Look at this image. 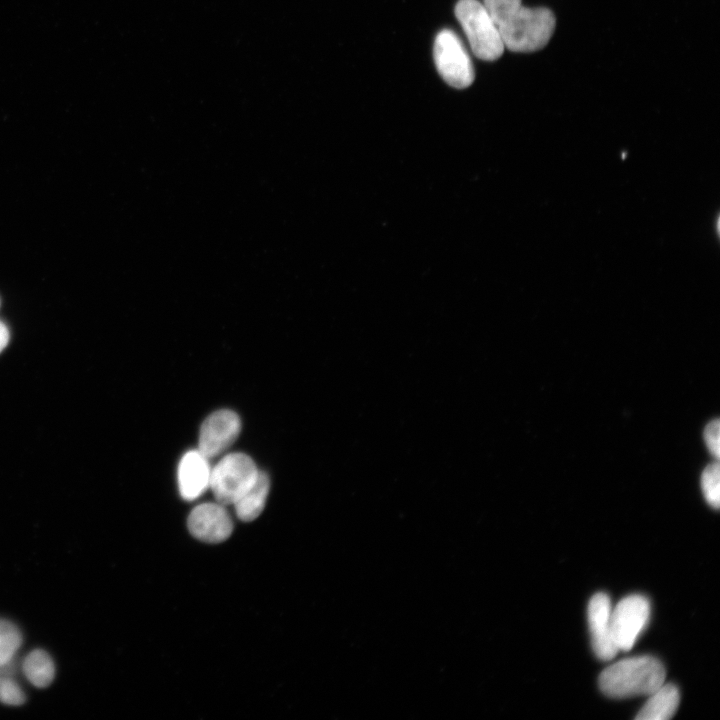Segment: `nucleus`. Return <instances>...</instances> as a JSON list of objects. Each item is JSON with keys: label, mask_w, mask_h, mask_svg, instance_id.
<instances>
[{"label": "nucleus", "mask_w": 720, "mask_h": 720, "mask_svg": "<svg viewBox=\"0 0 720 720\" xmlns=\"http://www.w3.org/2000/svg\"><path fill=\"white\" fill-rule=\"evenodd\" d=\"M23 672L34 686L45 688L55 677L54 662L46 651L35 649L24 659Z\"/></svg>", "instance_id": "obj_13"}, {"label": "nucleus", "mask_w": 720, "mask_h": 720, "mask_svg": "<svg viewBox=\"0 0 720 720\" xmlns=\"http://www.w3.org/2000/svg\"><path fill=\"white\" fill-rule=\"evenodd\" d=\"M649 699L640 709L637 720H668L672 718L679 705V691L672 683L662 684L649 695Z\"/></svg>", "instance_id": "obj_11"}, {"label": "nucleus", "mask_w": 720, "mask_h": 720, "mask_svg": "<svg viewBox=\"0 0 720 720\" xmlns=\"http://www.w3.org/2000/svg\"><path fill=\"white\" fill-rule=\"evenodd\" d=\"M665 677V668L657 658L636 656L605 668L599 676V687L612 698L649 696L664 683Z\"/></svg>", "instance_id": "obj_2"}, {"label": "nucleus", "mask_w": 720, "mask_h": 720, "mask_svg": "<svg viewBox=\"0 0 720 720\" xmlns=\"http://www.w3.org/2000/svg\"><path fill=\"white\" fill-rule=\"evenodd\" d=\"M26 700L21 687L9 676H0V702L6 705H22Z\"/></svg>", "instance_id": "obj_16"}, {"label": "nucleus", "mask_w": 720, "mask_h": 720, "mask_svg": "<svg viewBox=\"0 0 720 720\" xmlns=\"http://www.w3.org/2000/svg\"><path fill=\"white\" fill-rule=\"evenodd\" d=\"M483 5L498 28L504 47L510 51H538L554 33L556 17L546 7H525L521 0H483Z\"/></svg>", "instance_id": "obj_1"}, {"label": "nucleus", "mask_w": 720, "mask_h": 720, "mask_svg": "<svg viewBox=\"0 0 720 720\" xmlns=\"http://www.w3.org/2000/svg\"><path fill=\"white\" fill-rule=\"evenodd\" d=\"M701 488L708 504L715 509L720 504L719 464L710 463L702 472Z\"/></svg>", "instance_id": "obj_15"}, {"label": "nucleus", "mask_w": 720, "mask_h": 720, "mask_svg": "<svg viewBox=\"0 0 720 720\" xmlns=\"http://www.w3.org/2000/svg\"><path fill=\"white\" fill-rule=\"evenodd\" d=\"M21 644L22 635L17 626L0 619V666L13 659Z\"/></svg>", "instance_id": "obj_14"}, {"label": "nucleus", "mask_w": 720, "mask_h": 720, "mask_svg": "<svg viewBox=\"0 0 720 720\" xmlns=\"http://www.w3.org/2000/svg\"><path fill=\"white\" fill-rule=\"evenodd\" d=\"M455 16L477 58L484 61L500 58L505 47L483 3L478 0H459L455 6Z\"/></svg>", "instance_id": "obj_3"}, {"label": "nucleus", "mask_w": 720, "mask_h": 720, "mask_svg": "<svg viewBox=\"0 0 720 720\" xmlns=\"http://www.w3.org/2000/svg\"><path fill=\"white\" fill-rule=\"evenodd\" d=\"M240 431L241 420L234 411H215L201 425L198 450L208 459L215 458L235 442Z\"/></svg>", "instance_id": "obj_7"}, {"label": "nucleus", "mask_w": 720, "mask_h": 720, "mask_svg": "<svg viewBox=\"0 0 720 720\" xmlns=\"http://www.w3.org/2000/svg\"><path fill=\"white\" fill-rule=\"evenodd\" d=\"M9 341V331L4 323L0 321V353L7 346Z\"/></svg>", "instance_id": "obj_18"}, {"label": "nucleus", "mask_w": 720, "mask_h": 720, "mask_svg": "<svg viewBox=\"0 0 720 720\" xmlns=\"http://www.w3.org/2000/svg\"><path fill=\"white\" fill-rule=\"evenodd\" d=\"M211 466L209 459L199 450L185 453L178 465V487L180 495L192 501L202 495L210 484Z\"/></svg>", "instance_id": "obj_10"}, {"label": "nucleus", "mask_w": 720, "mask_h": 720, "mask_svg": "<svg viewBox=\"0 0 720 720\" xmlns=\"http://www.w3.org/2000/svg\"><path fill=\"white\" fill-rule=\"evenodd\" d=\"M259 472L248 455L240 452L230 453L211 468L209 488L218 503L234 504L256 481Z\"/></svg>", "instance_id": "obj_4"}, {"label": "nucleus", "mask_w": 720, "mask_h": 720, "mask_svg": "<svg viewBox=\"0 0 720 720\" xmlns=\"http://www.w3.org/2000/svg\"><path fill=\"white\" fill-rule=\"evenodd\" d=\"M704 439L711 454L718 458L720 454L718 419H715L706 425L704 429Z\"/></svg>", "instance_id": "obj_17"}, {"label": "nucleus", "mask_w": 720, "mask_h": 720, "mask_svg": "<svg viewBox=\"0 0 720 720\" xmlns=\"http://www.w3.org/2000/svg\"><path fill=\"white\" fill-rule=\"evenodd\" d=\"M650 617V602L642 595H630L611 610V628L618 650L628 651L646 627Z\"/></svg>", "instance_id": "obj_6"}, {"label": "nucleus", "mask_w": 720, "mask_h": 720, "mask_svg": "<svg viewBox=\"0 0 720 720\" xmlns=\"http://www.w3.org/2000/svg\"><path fill=\"white\" fill-rule=\"evenodd\" d=\"M611 610L610 598L603 592L592 596L587 609L592 648L604 661L612 659L619 651L612 635Z\"/></svg>", "instance_id": "obj_9"}, {"label": "nucleus", "mask_w": 720, "mask_h": 720, "mask_svg": "<svg viewBox=\"0 0 720 720\" xmlns=\"http://www.w3.org/2000/svg\"><path fill=\"white\" fill-rule=\"evenodd\" d=\"M187 526L195 538L207 543L222 542L233 531L228 511L218 502L196 506L188 516Z\"/></svg>", "instance_id": "obj_8"}, {"label": "nucleus", "mask_w": 720, "mask_h": 720, "mask_svg": "<svg viewBox=\"0 0 720 720\" xmlns=\"http://www.w3.org/2000/svg\"><path fill=\"white\" fill-rule=\"evenodd\" d=\"M269 489L270 479L260 471L256 481L234 502L237 517L245 522L256 519L265 507Z\"/></svg>", "instance_id": "obj_12"}, {"label": "nucleus", "mask_w": 720, "mask_h": 720, "mask_svg": "<svg viewBox=\"0 0 720 720\" xmlns=\"http://www.w3.org/2000/svg\"><path fill=\"white\" fill-rule=\"evenodd\" d=\"M433 58L439 75L450 86L463 89L473 83L475 72L472 61L454 31L443 29L436 35Z\"/></svg>", "instance_id": "obj_5"}]
</instances>
